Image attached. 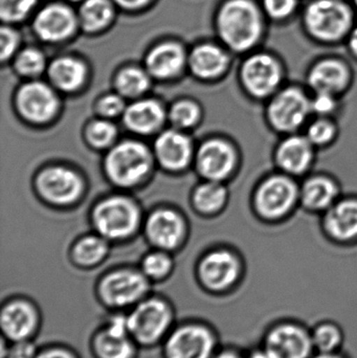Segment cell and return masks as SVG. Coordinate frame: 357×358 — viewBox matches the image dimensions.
I'll return each instance as SVG.
<instances>
[{"instance_id":"obj_21","label":"cell","mask_w":357,"mask_h":358,"mask_svg":"<svg viewBox=\"0 0 357 358\" xmlns=\"http://www.w3.org/2000/svg\"><path fill=\"white\" fill-rule=\"evenodd\" d=\"M182 221L172 210H161L153 213L147 222L149 239L159 248H175L182 236Z\"/></svg>"},{"instance_id":"obj_3","label":"cell","mask_w":357,"mask_h":358,"mask_svg":"<svg viewBox=\"0 0 357 358\" xmlns=\"http://www.w3.org/2000/svg\"><path fill=\"white\" fill-rule=\"evenodd\" d=\"M148 278L132 269H119L101 280L99 298L103 305L111 309L132 308L147 298Z\"/></svg>"},{"instance_id":"obj_28","label":"cell","mask_w":357,"mask_h":358,"mask_svg":"<svg viewBox=\"0 0 357 358\" xmlns=\"http://www.w3.org/2000/svg\"><path fill=\"white\" fill-rule=\"evenodd\" d=\"M50 79L52 83L65 92H73L83 84L86 67L83 63L73 58H59L50 65Z\"/></svg>"},{"instance_id":"obj_34","label":"cell","mask_w":357,"mask_h":358,"mask_svg":"<svg viewBox=\"0 0 357 358\" xmlns=\"http://www.w3.org/2000/svg\"><path fill=\"white\" fill-rule=\"evenodd\" d=\"M37 0H0V17L4 22H17L22 20Z\"/></svg>"},{"instance_id":"obj_45","label":"cell","mask_w":357,"mask_h":358,"mask_svg":"<svg viewBox=\"0 0 357 358\" xmlns=\"http://www.w3.org/2000/svg\"><path fill=\"white\" fill-rule=\"evenodd\" d=\"M35 358H78L73 351L64 347H50L37 353Z\"/></svg>"},{"instance_id":"obj_37","label":"cell","mask_w":357,"mask_h":358,"mask_svg":"<svg viewBox=\"0 0 357 358\" xmlns=\"http://www.w3.org/2000/svg\"><path fill=\"white\" fill-rule=\"evenodd\" d=\"M88 140L94 146L107 147L110 145L117 136L115 125L109 122L98 121L89 126L87 130Z\"/></svg>"},{"instance_id":"obj_46","label":"cell","mask_w":357,"mask_h":358,"mask_svg":"<svg viewBox=\"0 0 357 358\" xmlns=\"http://www.w3.org/2000/svg\"><path fill=\"white\" fill-rule=\"evenodd\" d=\"M117 2L119 6H123L129 10H136V8H142L143 6L147 3L149 0H113Z\"/></svg>"},{"instance_id":"obj_2","label":"cell","mask_w":357,"mask_h":358,"mask_svg":"<svg viewBox=\"0 0 357 358\" xmlns=\"http://www.w3.org/2000/svg\"><path fill=\"white\" fill-rule=\"evenodd\" d=\"M173 320V309L167 301L147 296L128 313V329L136 344L154 346L171 332Z\"/></svg>"},{"instance_id":"obj_22","label":"cell","mask_w":357,"mask_h":358,"mask_svg":"<svg viewBox=\"0 0 357 358\" xmlns=\"http://www.w3.org/2000/svg\"><path fill=\"white\" fill-rule=\"evenodd\" d=\"M184 52L180 44L165 42L151 50L147 57V67L151 75L166 79L178 75L184 66Z\"/></svg>"},{"instance_id":"obj_36","label":"cell","mask_w":357,"mask_h":358,"mask_svg":"<svg viewBox=\"0 0 357 358\" xmlns=\"http://www.w3.org/2000/svg\"><path fill=\"white\" fill-rule=\"evenodd\" d=\"M199 117V109L194 103L182 101L172 107L170 117L177 127L187 128L194 125Z\"/></svg>"},{"instance_id":"obj_19","label":"cell","mask_w":357,"mask_h":358,"mask_svg":"<svg viewBox=\"0 0 357 358\" xmlns=\"http://www.w3.org/2000/svg\"><path fill=\"white\" fill-rule=\"evenodd\" d=\"M155 153L163 167L170 170H180L190 162L192 145L184 134L169 130L157 138Z\"/></svg>"},{"instance_id":"obj_10","label":"cell","mask_w":357,"mask_h":358,"mask_svg":"<svg viewBox=\"0 0 357 358\" xmlns=\"http://www.w3.org/2000/svg\"><path fill=\"white\" fill-rule=\"evenodd\" d=\"M39 325V311L29 301L15 299L2 306L0 328L2 336L8 342L31 340Z\"/></svg>"},{"instance_id":"obj_16","label":"cell","mask_w":357,"mask_h":358,"mask_svg":"<svg viewBox=\"0 0 357 358\" xmlns=\"http://www.w3.org/2000/svg\"><path fill=\"white\" fill-rule=\"evenodd\" d=\"M312 346L306 331L293 325L276 328L266 340V352L272 358H307Z\"/></svg>"},{"instance_id":"obj_13","label":"cell","mask_w":357,"mask_h":358,"mask_svg":"<svg viewBox=\"0 0 357 358\" xmlns=\"http://www.w3.org/2000/svg\"><path fill=\"white\" fill-rule=\"evenodd\" d=\"M281 79L278 63L268 55L260 54L245 61L242 67V81L254 96H263L272 94Z\"/></svg>"},{"instance_id":"obj_9","label":"cell","mask_w":357,"mask_h":358,"mask_svg":"<svg viewBox=\"0 0 357 358\" xmlns=\"http://www.w3.org/2000/svg\"><path fill=\"white\" fill-rule=\"evenodd\" d=\"M136 343L128 329L127 315H115L92 338L96 358H134Z\"/></svg>"},{"instance_id":"obj_5","label":"cell","mask_w":357,"mask_h":358,"mask_svg":"<svg viewBox=\"0 0 357 358\" xmlns=\"http://www.w3.org/2000/svg\"><path fill=\"white\" fill-rule=\"evenodd\" d=\"M216 338L207 326L184 324L168 334L163 346L166 358H213Z\"/></svg>"},{"instance_id":"obj_44","label":"cell","mask_w":357,"mask_h":358,"mask_svg":"<svg viewBox=\"0 0 357 358\" xmlns=\"http://www.w3.org/2000/svg\"><path fill=\"white\" fill-rule=\"evenodd\" d=\"M124 101L117 96H107L101 100L99 110L105 117H115L124 110Z\"/></svg>"},{"instance_id":"obj_48","label":"cell","mask_w":357,"mask_h":358,"mask_svg":"<svg viewBox=\"0 0 357 358\" xmlns=\"http://www.w3.org/2000/svg\"><path fill=\"white\" fill-rule=\"evenodd\" d=\"M350 46H351L352 50H354V54L357 56V27L354 29L351 39H350Z\"/></svg>"},{"instance_id":"obj_51","label":"cell","mask_w":357,"mask_h":358,"mask_svg":"<svg viewBox=\"0 0 357 358\" xmlns=\"http://www.w3.org/2000/svg\"><path fill=\"white\" fill-rule=\"evenodd\" d=\"M71 1H81V0H71Z\"/></svg>"},{"instance_id":"obj_25","label":"cell","mask_w":357,"mask_h":358,"mask_svg":"<svg viewBox=\"0 0 357 358\" xmlns=\"http://www.w3.org/2000/svg\"><path fill=\"white\" fill-rule=\"evenodd\" d=\"M165 120V113L156 101H140L125 110V124L132 131L150 134L155 131Z\"/></svg>"},{"instance_id":"obj_11","label":"cell","mask_w":357,"mask_h":358,"mask_svg":"<svg viewBox=\"0 0 357 358\" xmlns=\"http://www.w3.org/2000/svg\"><path fill=\"white\" fill-rule=\"evenodd\" d=\"M295 182L285 176H272L262 182L256 193V208L265 218H280L297 199Z\"/></svg>"},{"instance_id":"obj_47","label":"cell","mask_w":357,"mask_h":358,"mask_svg":"<svg viewBox=\"0 0 357 358\" xmlns=\"http://www.w3.org/2000/svg\"><path fill=\"white\" fill-rule=\"evenodd\" d=\"M213 358H242L238 353L234 352V351H224L220 352L219 355H216Z\"/></svg>"},{"instance_id":"obj_20","label":"cell","mask_w":357,"mask_h":358,"mask_svg":"<svg viewBox=\"0 0 357 358\" xmlns=\"http://www.w3.org/2000/svg\"><path fill=\"white\" fill-rule=\"evenodd\" d=\"M312 146L306 136H289L279 145L277 163L289 173H303L314 159Z\"/></svg>"},{"instance_id":"obj_40","label":"cell","mask_w":357,"mask_h":358,"mask_svg":"<svg viewBox=\"0 0 357 358\" xmlns=\"http://www.w3.org/2000/svg\"><path fill=\"white\" fill-rule=\"evenodd\" d=\"M37 353L36 345L31 340L19 341L13 342L10 346L6 347L2 358H35Z\"/></svg>"},{"instance_id":"obj_32","label":"cell","mask_w":357,"mask_h":358,"mask_svg":"<svg viewBox=\"0 0 357 358\" xmlns=\"http://www.w3.org/2000/svg\"><path fill=\"white\" fill-rule=\"evenodd\" d=\"M107 252V245L98 237H87L75 245L73 257L79 264L90 266L100 262Z\"/></svg>"},{"instance_id":"obj_30","label":"cell","mask_w":357,"mask_h":358,"mask_svg":"<svg viewBox=\"0 0 357 358\" xmlns=\"http://www.w3.org/2000/svg\"><path fill=\"white\" fill-rule=\"evenodd\" d=\"M117 87L126 96H138L149 87V78L142 69L136 67L125 69L117 78Z\"/></svg>"},{"instance_id":"obj_29","label":"cell","mask_w":357,"mask_h":358,"mask_svg":"<svg viewBox=\"0 0 357 358\" xmlns=\"http://www.w3.org/2000/svg\"><path fill=\"white\" fill-rule=\"evenodd\" d=\"M113 16L110 0H85L80 8L79 20L87 31H100Z\"/></svg>"},{"instance_id":"obj_7","label":"cell","mask_w":357,"mask_h":358,"mask_svg":"<svg viewBox=\"0 0 357 358\" xmlns=\"http://www.w3.org/2000/svg\"><path fill=\"white\" fill-rule=\"evenodd\" d=\"M94 221L102 235L111 239L126 237L138 224V208L126 198L112 197L96 206Z\"/></svg>"},{"instance_id":"obj_26","label":"cell","mask_w":357,"mask_h":358,"mask_svg":"<svg viewBox=\"0 0 357 358\" xmlns=\"http://www.w3.org/2000/svg\"><path fill=\"white\" fill-rule=\"evenodd\" d=\"M228 65L226 52L213 44L197 46L190 56L193 73L201 78H214L224 73Z\"/></svg>"},{"instance_id":"obj_38","label":"cell","mask_w":357,"mask_h":358,"mask_svg":"<svg viewBox=\"0 0 357 358\" xmlns=\"http://www.w3.org/2000/svg\"><path fill=\"white\" fill-rule=\"evenodd\" d=\"M335 125L325 117H320L310 124L306 138L312 145H325L335 138Z\"/></svg>"},{"instance_id":"obj_39","label":"cell","mask_w":357,"mask_h":358,"mask_svg":"<svg viewBox=\"0 0 357 358\" xmlns=\"http://www.w3.org/2000/svg\"><path fill=\"white\" fill-rule=\"evenodd\" d=\"M341 334L339 330L331 325L321 326L314 336V343L323 352H329L339 345Z\"/></svg>"},{"instance_id":"obj_43","label":"cell","mask_w":357,"mask_h":358,"mask_svg":"<svg viewBox=\"0 0 357 358\" xmlns=\"http://www.w3.org/2000/svg\"><path fill=\"white\" fill-rule=\"evenodd\" d=\"M264 6L270 16L283 18L293 12L296 0H264Z\"/></svg>"},{"instance_id":"obj_15","label":"cell","mask_w":357,"mask_h":358,"mask_svg":"<svg viewBox=\"0 0 357 358\" xmlns=\"http://www.w3.org/2000/svg\"><path fill=\"white\" fill-rule=\"evenodd\" d=\"M41 195L54 203H69L79 197L82 181L79 176L65 168L44 170L37 180Z\"/></svg>"},{"instance_id":"obj_4","label":"cell","mask_w":357,"mask_h":358,"mask_svg":"<svg viewBox=\"0 0 357 358\" xmlns=\"http://www.w3.org/2000/svg\"><path fill=\"white\" fill-rule=\"evenodd\" d=\"M105 166L113 182L122 187H131L150 170V153L140 143H122L109 153Z\"/></svg>"},{"instance_id":"obj_42","label":"cell","mask_w":357,"mask_h":358,"mask_svg":"<svg viewBox=\"0 0 357 358\" xmlns=\"http://www.w3.org/2000/svg\"><path fill=\"white\" fill-rule=\"evenodd\" d=\"M337 108L335 94L316 92V96L312 101V111L319 115H328Z\"/></svg>"},{"instance_id":"obj_6","label":"cell","mask_w":357,"mask_h":358,"mask_svg":"<svg viewBox=\"0 0 357 358\" xmlns=\"http://www.w3.org/2000/svg\"><path fill=\"white\" fill-rule=\"evenodd\" d=\"M351 22L349 8L337 0H316L306 10V23L312 35L326 41L339 39Z\"/></svg>"},{"instance_id":"obj_8","label":"cell","mask_w":357,"mask_h":358,"mask_svg":"<svg viewBox=\"0 0 357 358\" xmlns=\"http://www.w3.org/2000/svg\"><path fill=\"white\" fill-rule=\"evenodd\" d=\"M312 113V101L295 87L286 88L272 99L268 106V119L280 131L291 132L303 125Z\"/></svg>"},{"instance_id":"obj_31","label":"cell","mask_w":357,"mask_h":358,"mask_svg":"<svg viewBox=\"0 0 357 358\" xmlns=\"http://www.w3.org/2000/svg\"><path fill=\"white\" fill-rule=\"evenodd\" d=\"M226 191L217 181L201 185L195 192L194 201L203 212H214L221 208L226 201Z\"/></svg>"},{"instance_id":"obj_24","label":"cell","mask_w":357,"mask_h":358,"mask_svg":"<svg viewBox=\"0 0 357 358\" xmlns=\"http://www.w3.org/2000/svg\"><path fill=\"white\" fill-rule=\"evenodd\" d=\"M325 227L333 237L341 240L357 236V200H344L329 208Z\"/></svg>"},{"instance_id":"obj_41","label":"cell","mask_w":357,"mask_h":358,"mask_svg":"<svg viewBox=\"0 0 357 358\" xmlns=\"http://www.w3.org/2000/svg\"><path fill=\"white\" fill-rule=\"evenodd\" d=\"M0 57L2 61L10 58L18 46V34L8 27H2L0 31Z\"/></svg>"},{"instance_id":"obj_33","label":"cell","mask_w":357,"mask_h":358,"mask_svg":"<svg viewBox=\"0 0 357 358\" xmlns=\"http://www.w3.org/2000/svg\"><path fill=\"white\" fill-rule=\"evenodd\" d=\"M45 66V59L41 52L35 48H27L17 57L16 69L24 76H37Z\"/></svg>"},{"instance_id":"obj_14","label":"cell","mask_w":357,"mask_h":358,"mask_svg":"<svg viewBox=\"0 0 357 358\" xmlns=\"http://www.w3.org/2000/svg\"><path fill=\"white\" fill-rule=\"evenodd\" d=\"M238 275V261L226 250L207 255L199 266L201 283L212 292L228 289L236 282Z\"/></svg>"},{"instance_id":"obj_50","label":"cell","mask_w":357,"mask_h":358,"mask_svg":"<svg viewBox=\"0 0 357 358\" xmlns=\"http://www.w3.org/2000/svg\"><path fill=\"white\" fill-rule=\"evenodd\" d=\"M316 358H340L339 357H335V355H320V357H318Z\"/></svg>"},{"instance_id":"obj_18","label":"cell","mask_w":357,"mask_h":358,"mask_svg":"<svg viewBox=\"0 0 357 358\" xmlns=\"http://www.w3.org/2000/svg\"><path fill=\"white\" fill-rule=\"evenodd\" d=\"M236 162L234 149L228 143L213 140L205 143L198 152L197 165L205 178L218 181L232 172Z\"/></svg>"},{"instance_id":"obj_35","label":"cell","mask_w":357,"mask_h":358,"mask_svg":"<svg viewBox=\"0 0 357 358\" xmlns=\"http://www.w3.org/2000/svg\"><path fill=\"white\" fill-rule=\"evenodd\" d=\"M172 263L169 257L161 252L149 255L143 261V273L147 278L161 280L167 277L171 271Z\"/></svg>"},{"instance_id":"obj_23","label":"cell","mask_w":357,"mask_h":358,"mask_svg":"<svg viewBox=\"0 0 357 358\" xmlns=\"http://www.w3.org/2000/svg\"><path fill=\"white\" fill-rule=\"evenodd\" d=\"M309 84L316 92L335 94L344 90L348 71L343 63L333 59L319 62L309 73Z\"/></svg>"},{"instance_id":"obj_1","label":"cell","mask_w":357,"mask_h":358,"mask_svg":"<svg viewBox=\"0 0 357 358\" xmlns=\"http://www.w3.org/2000/svg\"><path fill=\"white\" fill-rule=\"evenodd\" d=\"M217 27L220 37L231 48L249 50L261 33L259 10L249 0H230L220 10Z\"/></svg>"},{"instance_id":"obj_49","label":"cell","mask_w":357,"mask_h":358,"mask_svg":"<svg viewBox=\"0 0 357 358\" xmlns=\"http://www.w3.org/2000/svg\"><path fill=\"white\" fill-rule=\"evenodd\" d=\"M251 358H272L268 352H258L253 355Z\"/></svg>"},{"instance_id":"obj_52","label":"cell","mask_w":357,"mask_h":358,"mask_svg":"<svg viewBox=\"0 0 357 358\" xmlns=\"http://www.w3.org/2000/svg\"><path fill=\"white\" fill-rule=\"evenodd\" d=\"M356 6H357V0H356Z\"/></svg>"},{"instance_id":"obj_17","label":"cell","mask_w":357,"mask_h":358,"mask_svg":"<svg viewBox=\"0 0 357 358\" xmlns=\"http://www.w3.org/2000/svg\"><path fill=\"white\" fill-rule=\"evenodd\" d=\"M77 20L71 8L63 4H50L40 10L34 21V29L44 41L66 39L75 29Z\"/></svg>"},{"instance_id":"obj_27","label":"cell","mask_w":357,"mask_h":358,"mask_svg":"<svg viewBox=\"0 0 357 358\" xmlns=\"http://www.w3.org/2000/svg\"><path fill=\"white\" fill-rule=\"evenodd\" d=\"M302 200L312 210H322L333 206L337 187L330 178L314 176L307 179L302 187Z\"/></svg>"},{"instance_id":"obj_12","label":"cell","mask_w":357,"mask_h":358,"mask_svg":"<svg viewBox=\"0 0 357 358\" xmlns=\"http://www.w3.org/2000/svg\"><path fill=\"white\" fill-rule=\"evenodd\" d=\"M17 106L23 117L36 123L48 121L58 109V99L45 84L31 82L25 84L17 96Z\"/></svg>"}]
</instances>
